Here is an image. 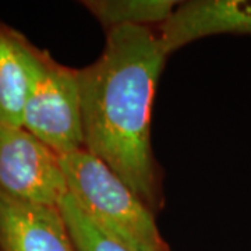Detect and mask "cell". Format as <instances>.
Masks as SVG:
<instances>
[{
  "mask_svg": "<svg viewBox=\"0 0 251 251\" xmlns=\"http://www.w3.org/2000/svg\"><path fill=\"white\" fill-rule=\"evenodd\" d=\"M81 4L108 32L120 27L163 24L179 4L176 0H85Z\"/></svg>",
  "mask_w": 251,
  "mask_h": 251,
  "instance_id": "8",
  "label": "cell"
},
{
  "mask_svg": "<svg viewBox=\"0 0 251 251\" xmlns=\"http://www.w3.org/2000/svg\"><path fill=\"white\" fill-rule=\"evenodd\" d=\"M59 209L77 251H128L106 233L70 194L64 197Z\"/></svg>",
  "mask_w": 251,
  "mask_h": 251,
  "instance_id": "9",
  "label": "cell"
},
{
  "mask_svg": "<svg viewBox=\"0 0 251 251\" xmlns=\"http://www.w3.org/2000/svg\"><path fill=\"white\" fill-rule=\"evenodd\" d=\"M168 56L150 27L106 32L102 53L77 69L84 150L106 165L156 215L163 172L151 143V115Z\"/></svg>",
  "mask_w": 251,
  "mask_h": 251,
  "instance_id": "1",
  "label": "cell"
},
{
  "mask_svg": "<svg viewBox=\"0 0 251 251\" xmlns=\"http://www.w3.org/2000/svg\"><path fill=\"white\" fill-rule=\"evenodd\" d=\"M69 194L128 251H172L155 214L106 165L81 150L60 158Z\"/></svg>",
  "mask_w": 251,
  "mask_h": 251,
  "instance_id": "2",
  "label": "cell"
},
{
  "mask_svg": "<svg viewBox=\"0 0 251 251\" xmlns=\"http://www.w3.org/2000/svg\"><path fill=\"white\" fill-rule=\"evenodd\" d=\"M0 193L59 208L69 194L60 156L23 126L0 122Z\"/></svg>",
  "mask_w": 251,
  "mask_h": 251,
  "instance_id": "4",
  "label": "cell"
},
{
  "mask_svg": "<svg viewBox=\"0 0 251 251\" xmlns=\"http://www.w3.org/2000/svg\"><path fill=\"white\" fill-rule=\"evenodd\" d=\"M42 49L0 20V122L21 126Z\"/></svg>",
  "mask_w": 251,
  "mask_h": 251,
  "instance_id": "7",
  "label": "cell"
},
{
  "mask_svg": "<svg viewBox=\"0 0 251 251\" xmlns=\"http://www.w3.org/2000/svg\"><path fill=\"white\" fill-rule=\"evenodd\" d=\"M21 126L60 158L84 150L78 74L42 49Z\"/></svg>",
  "mask_w": 251,
  "mask_h": 251,
  "instance_id": "3",
  "label": "cell"
},
{
  "mask_svg": "<svg viewBox=\"0 0 251 251\" xmlns=\"http://www.w3.org/2000/svg\"><path fill=\"white\" fill-rule=\"evenodd\" d=\"M0 251H77L59 208L0 193Z\"/></svg>",
  "mask_w": 251,
  "mask_h": 251,
  "instance_id": "6",
  "label": "cell"
},
{
  "mask_svg": "<svg viewBox=\"0 0 251 251\" xmlns=\"http://www.w3.org/2000/svg\"><path fill=\"white\" fill-rule=\"evenodd\" d=\"M156 34L166 56L206 36L251 35V0L179 1Z\"/></svg>",
  "mask_w": 251,
  "mask_h": 251,
  "instance_id": "5",
  "label": "cell"
}]
</instances>
